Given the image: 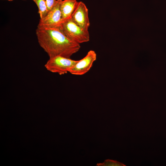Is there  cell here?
Wrapping results in <instances>:
<instances>
[{
  "mask_svg": "<svg viewBox=\"0 0 166 166\" xmlns=\"http://www.w3.org/2000/svg\"><path fill=\"white\" fill-rule=\"evenodd\" d=\"M36 34L40 46L49 58L61 56L70 58L80 49V44L67 38L57 28H38Z\"/></svg>",
  "mask_w": 166,
  "mask_h": 166,
  "instance_id": "cell-1",
  "label": "cell"
},
{
  "mask_svg": "<svg viewBox=\"0 0 166 166\" xmlns=\"http://www.w3.org/2000/svg\"><path fill=\"white\" fill-rule=\"evenodd\" d=\"M69 40L80 44L89 40L88 31L78 26L70 18L63 21L57 27Z\"/></svg>",
  "mask_w": 166,
  "mask_h": 166,
  "instance_id": "cell-2",
  "label": "cell"
},
{
  "mask_svg": "<svg viewBox=\"0 0 166 166\" xmlns=\"http://www.w3.org/2000/svg\"><path fill=\"white\" fill-rule=\"evenodd\" d=\"M77 61L70 58L57 56L49 58L44 66L47 70L52 73L62 75L69 72Z\"/></svg>",
  "mask_w": 166,
  "mask_h": 166,
  "instance_id": "cell-3",
  "label": "cell"
},
{
  "mask_svg": "<svg viewBox=\"0 0 166 166\" xmlns=\"http://www.w3.org/2000/svg\"><path fill=\"white\" fill-rule=\"evenodd\" d=\"M62 0H57L55 5L48 12L46 16L40 19L37 27L56 28L61 22L62 16L60 9Z\"/></svg>",
  "mask_w": 166,
  "mask_h": 166,
  "instance_id": "cell-4",
  "label": "cell"
},
{
  "mask_svg": "<svg viewBox=\"0 0 166 166\" xmlns=\"http://www.w3.org/2000/svg\"><path fill=\"white\" fill-rule=\"evenodd\" d=\"M97 59V54L93 50H89L82 59L77 62L70 69L69 73L76 75H81L88 72Z\"/></svg>",
  "mask_w": 166,
  "mask_h": 166,
  "instance_id": "cell-5",
  "label": "cell"
},
{
  "mask_svg": "<svg viewBox=\"0 0 166 166\" xmlns=\"http://www.w3.org/2000/svg\"><path fill=\"white\" fill-rule=\"evenodd\" d=\"M71 18L72 21L86 31H88L90 26L88 10L83 2H78Z\"/></svg>",
  "mask_w": 166,
  "mask_h": 166,
  "instance_id": "cell-6",
  "label": "cell"
},
{
  "mask_svg": "<svg viewBox=\"0 0 166 166\" xmlns=\"http://www.w3.org/2000/svg\"><path fill=\"white\" fill-rule=\"evenodd\" d=\"M78 2L77 0L61 1L60 9L61 14L62 21L71 18L78 5Z\"/></svg>",
  "mask_w": 166,
  "mask_h": 166,
  "instance_id": "cell-7",
  "label": "cell"
},
{
  "mask_svg": "<svg viewBox=\"0 0 166 166\" xmlns=\"http://www.w3.org/2000/svg\"><path fill=\"white\" fill-rule=\"evenodd\" d=\"M37 5L38 10L40 19L45 17L48 11L45 0H33Z\"/></svg>",
  "mask_w": 166,
  "mask_h": 166,
  "instance_id": "cell-8",
  "label": "cell"
},
{
  "mask_svg": "<svg viewBox=\"0 0 166 166\" xmlns=\"http://www.w3.org/2000/svg\"><path fill=\"white\" fill-rule=\"evenodd\" d=\"M97 166H125L123 163L117 160L107 159L105 160L103 163H99Z\"/></svg>",
  "mask_w": 166,
  "mask_h": 166,
  "instance_id": "cell-9",
  "label": "cell"
},
{
  "mask_svg": "<svg viewBox=\"0 0 166 166\" xmlns=\"http://www.w3.org/2000/svg\"><path fill=\"white\" fill-rule=\"evenodd\" d=\"M48 11L55 5L57 0H45Z\"/></svg>",
  "mask_w": 166,
  "mask_h": 166,
  "instance_id": "cell-10",
  "label": "cell"
},
{
  "mask_svg": "<svg viewBox=\"0 0 166 166\" xmlns=\"http://www.w3.org/2000/svg\"><path fill=\"white\" fill-rule=\"evenodd\" d=\"M8 0V1H13V0Z\"/></svg>",
  "mask_w": 166,
  "mask_h": 166,
  "instance_id": "cell-11",
  "label": "cell"
}]
</instances>
